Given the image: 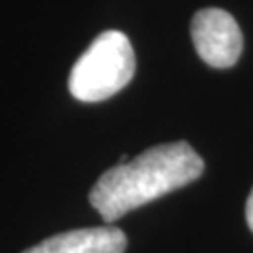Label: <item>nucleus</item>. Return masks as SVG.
Listing matches in <instances>:
<instances>
[{
  "label": "nucleus",
  "mask_w": 253,
  "mask_h": 253,
  "mask_svg": "<svg viewBox=\"0 0 253 253\" xmlns=\"http://www.w3.org/2000/svg\"><path fill=\"white\" fill-rule=\"evenodd\" d=\"M203 171L205 162L190 143H165L103 172L88 201L107 223H113L127 212L195 182Z\"/></svg>",
  "instance_id": "f257e3e1"
},
{
  "label": "nucleus",
  "mask_w": 253,
  "mask_h": 253,
  "mask_svg": "<svg viewBox=\"0 0 253 253\" xmlns=\"http://www.w3.org/2000/svg\"><path fill=\"white\" fill-rule=\"evenodd\" d=\"M135 73V53L126 34L105 30L73 64L70 92L75 100L96 103L127 86Z\"/></svg>",
  "instance_id": "f03ea898"
},
{
  "label": "nucleus",
  "mask_w": 253,
  "mask_h": 253,
  "mask_svg": "<svg viewBox=\"0 0 253 253\" xmlns=\"http://www.w3.org/2000/svg\"><path fill=\"white\" fill-rule=\"evenodd\" d=\"M191 40L201 60L219 70L235 66L244 47L238 23L219 8H205L193 15Z\"/></svg>",
  "instance_id": "7ed1b4c3"
},
{
  "label": "nucleus",
  "mask_w": 253,
  "mask_h": 253,
  "mask_svg": "<svg viewBox=\"0 0 253 253\" xmlns=\"http://www.w3.org/2000/svg\"><path fill=\"white\" fill-rule=\"evenodd\" d=\"M126 246L118 227H88L54 235L23 253H124Z\"/></svg>",
  "instance_id": "20e7f679"
},
{
  "label": "nucleus",
  "mask_w": 253,
  "mask_h": 253,
  "mask_svg": "<svg viewBox=\"0 0 253 253\" xmlns=\"http://www.w3.org/2000/svg\"><path fill=\"white\" fill-rule=\"evenodd\" d=\"M246 221H248V227L252 229L253 233V190L250 193L248 201H246Z\"/></svg>",
  "instance_id": "39448f33"
}]
</instances>
